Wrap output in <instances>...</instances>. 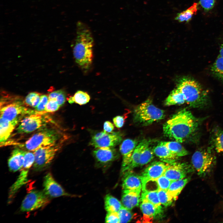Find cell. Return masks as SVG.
Here are the masks:
<instances>
[{
    "mask_svg": "<svg viewBox=\"0 0 223 223\" xmlns=\"http://www.w3.org/2000/svg\"><path fill=\"white\" fill-rule=\"evenodd\" d=\"M158 194L161 204L165 207L171 205L173 199L167 190L159 189L158 190Z\"/></svg>",
    "mask_w": 223,
    "mask_h": 223,
    "instance_id": "35",
    "label": "cell"
},
{
    "mask_svg": "<svg viewBox=\"0 0 223 223\" xmlns=\"http://www.w3.org/2000/svg\"><path fill=\"white\" fill-rule=\"evenodd\" d=\"M60 106L54 99H49L46 104L45 111L47 112H52L58 110Z\"/></svg>",
    "mask_w": 223,
    "mask_h": 223,
    "instance_id": "40",
    "label": "cell"
},
{
    "mask_svg": "<svg viewBox=\"0 0 223 223\" xmlns=\"http://www.w3.org/2000/svg\"><path fill=\"white\" fill-rule=\"evenodd\" d=\"M199 2L204 10L208 11L213 8L215 0H199Z\"/></svg>",
    "mask_w": 223,
    "mask_h": 223,
    "instance_id": "42",
    "label": "cell"
},
{
    "mask_svg": "<svg viewBox=\"0 0 223 223\" xmlns=\"http://www.w3.org/2000/svg\"><path fill=\"white\" fill-rule=\"evenodd\" d=\"M94 43L89 28L84 23L78 22L73 55L77 64L84 72L88 71L92 65Z\"/></svg>",
    "mask_w": 223,
    "mask_h": 223,
    "instance_id": "2",
    "label": "cell"
},
{
    "mask_svg": "<svg viewBox=\"0 0 223 223\" xmlns=\"http://www.w3.org/2000/svg\"><path fill=\"white\" fill-rule=\"evenodd\" d=\"M113 121L115 126L117 128L122 127L124 123L125 119L123 116H118L113 118Z\"/></svg>",
    "mask_w": 223,
    "mask_h": 223,
    "instance_id": "44",
    "label": "cell"
},
{
    "mask_svg": "<svg viewBox=\"0 0 223 223\" xmlns=\"http://www.w3.org/2000/svg\"><path fill=\"white\" fill-rule=\"evenodd\" d=\"M150 145L146 146L142 151L140 157L139 166L146 164L153 159L154 153L153 148Z\"/></svg>",
    "mask_w": 223,
    "mask_h": 223,
    "instance_id": "34",
    "label": "cell"
},
{
    "mask_svg": "<svg viewBox=\"0 0 223 223\" xmlns=\"http://www.w3.org/2000/svg\"><path fill=\"white\" fill-rule=\"evenodd\" d=\"M26 152L17 147L12 151L8 160V166L10 171L15 172L21 168Z\"/></svg>",
    "mask_w": 223,
    "mask_h": 223,
    "instance_id": "20",
    "label": "cell"
},
{
    "mask_svg": "<svg viewBox=\"0 0 223 223\" xmlns=\"http://www.w3.org/2000/svg\"><path fill=\"white\" fill-rule=\"evenodd\" d=\"M104 203L105 209L107 212H118L122 206L118 199L109 194L105 196Z\"/></svg>",
    "mask_w": 223,
    "mask_h": 223,
    "instance_id": "29",
    "label": "cell"
},
{
    "mask_svg": "<svg viewBox=\"0 0 223 223\" xmlns=\"http://www.w3.org/2000/svg\"><path fill=\"white\" fill-rule=\"evenodd\" d=\"M136 140L127 139L122 142L120 146V151L123 156L121 171L129 164L133 151L138 144Z\"/></svg>",
    "mask_w": 223,
    "mask_h": 223,
    "instance_id": "17",
    "label": "cell"
},
{
    "mask_svg": "<svg viewBox=\"0 0 223 223\" xmlns=\"http://www.w3.org/2000/svg\"><path fill=\"white\" fill-rule=\"evenodd\" d=\"M211 143V146L217 152L223 154V130L218 127L213 130Z\"/></svg>",
    "mask_w": 223,
    "mask_h": 223,
    "instance_id": "25",
    "label": "cell"
},
{
    "mask_svg": "<svg viewBox=\"0 0 223 223\" xmlns=\"http://www.w3.org/2000/svg\"><path fill=\"white\" fill-rule=\"evenodd\" d=\"M105 222L106 223H119V218L118 212H107Z\"/></svg>",
    "mask_w": 223,
    "mask_h": 223,
    "instance_id": "43",
    "label": "cell"
},
{
    "mask_svg": "<svg viewBox=\"0 0 223 223\" xmlns=\"http://www.w3.org/2000/svg\"><path fill=\"white\" fill-rule=\"evenodd\" d=\"M114 126L113 125L110 121H106L103 125L104 131L107 133H111L113 130Z\"/></svg>",
    "mask_w": 223,
    "mask_h": 223,
    "instance_id": "45",
    "label": "cell"
},
{
    "mask_svg": "<svg viewBox=\"0 0 223 223\" xmlns=\"http://www.w3.org/2000/svg\"><path fill=\"white\" fill-rule=\"evenodd\" d=\"M93 155L100 167L109 165L119 156L118 152L114 147L97 148L93 151Z\"/></svg>",
    "mask_w": 223,
    "mask_h": 223,
    "instance_id": "16",
    "label": "cell"
},
{
    "mask_svg": "<svg viewBox=\"0 0 223 223\" xmlns=\"http://www.w3.org/2000/svg\"><path fill=\"white\" fill-rule=\"evenodd\" d=\"M90 98V96L87 92L79 90L73 96L70 97L68 101L70 104L75 103L82 105L89 102Z\"/></svg>",
    "mask_w": 223,
    "mask_h": 223,
    "instance_id": "31",
    "label": "cell"
},
{
    "mask_svg": "<svg viewBox=\"0 0 223 223\" xmlns=\"http://www.w3.org/2000/svg\"><path fill=\"white\" fill-rule=\"evenodd\" d=\"M192 165L200 177L210 174L216 165V158L211 147L197 150L192 155Z\"/></svg>",
    "mask_w": 223,
    "mask_h": 223,
    "instance_id": "5",
    "label": "cell"
},
{
    "mask_svg": "<svg viewBox=\"0 0 223 223\" xmlns=\"http://www.w3.org/2000/svg\"><path fill=\"white\" fill-rule=\"evenodd\" d=\"M167 164L160 161H155L147 167L141 173L140 177L143 189L146 183L151 180H155L163 175Z\"/></svg>",
    "mask_w": 223,
    "mask_h": 223,
    "instance_id": "14",
    "label": "cell"
},
{
    "mask_svg": "<svg viewBox=\"0 0 223 223\" xmlns=\"http://www.w3.org/2000/svg\"><path fill=\"white\" fill-rule=\"evenodd\" d=\"M21 116L11 121H4L0 119V142L1 145L5 142L10 137L11 134L22 119Z\"/></svg>",
    "mask_w": 223,
    "mask_h": 223,
    "instance_id": "22",
    "label": "cell"
},
{
    "mask_svg": "<svg viewBox=\"0 0 223 223\" xmlns=\"http://www.w3.org/2000/svg\"><path fill=\"white\" fill-rule=\"evenodd\" d=\"M49 197L44 191L32 190L23 200L20 210L22 212H28L42 208L50 203Z\"/></svg>",
    "mask_w": 223,
    "mask_h": 223,
    "instance_id": "10",
    "label": "cell"
},
{
    "mask_svg": "<svg viewBox=\"0 0 223 223\" xmlns=\"http://www.w3.org/2000/svg\"><path fill=\"white\" fill-rule=\"evenodd\" d=\"M202 120L186 109L181 110L164 124V133L171 139L183 142L197 131Z\"/></svg>",
    "mask_w": 223,
    "mask_h": 223,
    "instance_id": "1",
    "label": "cell"
},
{
    "mask_svg": "<svg viewBox=\"0 0 223 223\" xmlns=\"http://www.w3.org/2000/svg\"><path fill=\"white\" fill-rule=\"evenodd\" d=\"M59 133L52 128H45L33 134L21 146L28 151H34L42 147L57 143Z\"/></svg>",
    "mask_w": 223,
    "mask_h": 223,
    "instance_id": "6",
    "label": "cell"
},
{
    "mask_svg": "<svg viewBox=\"0 0 223 223\" xmlns=\"http://www.w3.org/2000/svg\"><path fill=\"white\" fill-rule=\"evenodd\" d=\"M140 208L143 215L144 217L147 219H151L156 217L162 213V209H160L152 203L146 201H142Z\"/></svg>",
    "mask_w": 223,
    "mask_h": 223,
    "instance_id": "24",
    "label": "cell"
},
{
    "mask_svg": "<svg viewBox=\"0 0 223 223\" xmlns=\"http://www.w3.org/2000/svg\"><path fill=\"white\" fill-rule=\"evenodd\" d=\"M159 189L167 190L173 181L162 175L156 180Z\"/></svg>",
    "mask_w": 223,
    "mask_h": 223,
    "instance_id": "39",
    "label": "cell"
},
{
    "mask_svg": "<svg viewBox=\"0 0 223 223\" xmlns=\"http://www.w3.org/2000/svg\"><path fill=\"white\" fill-rule=\"evenodd\" d=\"M41 96L40 94L37 92H31L26 97L25 103L27 105L35 108L40 102Z\"/></svg>",
    "mask_w": 223,
    "mask_h": 223,
    "instance_id": "36",
    "label": "cell"
},
{
    "mask_svg": "<svg viewBox=\"0 0 223 223\" xmlns=\"http://www.w3.org/2000/svg\"><path fill=\"white\" fill-rule=\"evenodd\" d=\"M167 164L164 175L172 181L186 178L188 174L194 170L192 165L186 163L175 162Z\"/></svg>",
    "mask_w": 223,
    "mask_h": 223,
    "instance_id": "13",
    "label": "cell"
},
{
    "mask_svg": "<svg viewBox=\"0 0 223 223\" xmlns=\"http://www.w3.org/2000/svg\"><path fill=\"white\" fill-rule=\"evenodd\" d=\"M141 191L129 190H123L121 201L123 206L129 210L138 206L140 202Z\"/></svg>",
    "mask_w": 223,
    "mask_h": 223,
    "instance_id": "21",
    "label": "cell"
},
{
    "mask_svg": "<svg viewBox=\"0 0 223 223\" xmlns=\"http://www.w3.org/2000/svg\"><path fill=\"white\" fill-rule=\"evenodd\" d=\"M122 140V134L119 132L109 133L103 131L94 135L89 144L96 148L113 147L119 144Z\"/></svg>",
    "mask_w": 223,
    "mask_h": 223,
    "instance_id": "11",
    "label": "cell"
},
{
    "mask_svg": "<svg viewBox=\"0 0 223 223\" xmlns=\"http://www.w3.org/2000/svg\"><path fill=\"white\" fill-rule=\"evenodd\" d=\"M190 179V177H188L172 181L167 191L173 197V199H177L178 196Z\"/></svg>",
    "mask_w": 223,
    "mask_h": 223,
    "instance_id": "26",
    "label": "cell"
},
{
    "mask_svg": "<svg viewBox=\"0 0 223 223\" xmlns=\"http://www.w3.org/2000/svg\"><path fill=\"white\" fill-rule=\"evenodd\" d=\"M43 191L48 197L56 198L61 196H72L66 192L54 179L51 174L48 173L45 176L43 181Z\"/></svg>",
    "mask_w": 223,
    "mask_h": 223,
    "instance_id": "15",
    "label": "cell"
},
{
    "mask_svg": "<svg viewBox=\"0 0 223 223\" xmlns=\"http://www.w3.org/2000/svg\"><path fill=\"white\" fill-rule=\"evenodd\" d=\"M161 142L172 153L179 157L185 156L189 154L188 151L180 142L177 141Z\"/></svg>",
    "mask_w": 223,
    "mask_h": 223,
    "instance_id": "28",
    "label": "cell"
},
{
    "mask_svg": "<svg viewBox=\"0 0 223 223\" xmlns=\"http://www.w3.org/2000/svg\"><path fill=\"white\" fill-rule=\"evenodd\" d=\"M37 112L24 107L21 102L15 100L5 105L2 104V106H1L0 119L11 121L19 117L34 113Z\"/></svg>",
    "mask_w": 223,
    "mask_h": 223,
    "instance_id": "9",
    "label": "cell"
},
{
    "mask_svg": "<svg viewBox=\"0 0 223 223\" xmlns=\"http://www.w3.org/2000/svg\"><path fill=\"white\" fill-rule=\"evenodd\" d=\"M60 147L56 143L41 147L34 151L35 156L33 167L35 171L44 169L51 163Z\"/></svg>",
    "mask_w": 223,
    "mask_h": 223,
    "instance_id": "7",
    "label": "cell"
},
{
    "mask_svg": "<svg viewBox=\"0 0 223 223\" xmlns=\"http://www.w3.org/2000/svg\"><path fill=\"white\" fill-rule=\"evenodd\" d=\"M186 102L185 97L181 91L177 88L173 90L166 98L164 104L167 106L181 105Z\"/></svg>",
    "mask_w": 223,
    "mask_h": 223,
    "instance_id": "27",
    "label": "cell"
},
{
    "mask_svg": "<svg viewBox=\"0 0 223 223\" xmlns=\"http://www.w3.org/2000/svg\"><path fill=\"white\" fill-rule=\"evenodd\" d=\"M34 160V153L29 151L26 152L24 156L23 166L20 170V174L10 188L9 194L10 200L13 198L20 188L27 183L28 172L33 164Z\"/></svg>",
    "mask_w": 223,
    "mask_h": 223,
    "instance_id": "12",
    "label": "cell"
},
{
    "mask_svg": "<svg viewBox=\"0 0 223 223\" xmlns=\"http://www.w3.org/2000/svg\"><path fill=\"white\" fill-rule=\"evenodd\" d=\"M211 70L215 76L223 81V57L219 55L212 65Z\"/></svg>",
    "mask_w": 223,
    "mask_h": 223,
    "instance_id": "33",
    "label": "cell"
},
{
    "mask_svg": "<svg viewBox=\"0 0 223 223\" xmlns=\"http://www.w3.org/2000/svg\"><path fill=\"white\" fill-rule=\"evenodd\" d=\"M176 85L190 107L201 109L208 105V99L206 92L195 80L188 77H183L178 79Z\"/></svg>",
    "mask_w": 223,
    "mask_h": 223,
    "instance_id": "3",
    "label": "cell"
},
{
    "mask_svg": "<svg viewBox=\"0 0 223 223\" xmlns=\"http://www.w3.org/2000/svg\"><path fill=\"white\" fill-rule=\"evenodd\" d=\"M219 55L223 57V42L221 44L219 51Z\"/></svg>",
    "mask_w": 223,
    "mask_h": 223,
    "instance_id": "46",
    "label": "cell"
},
{
    "mask_svg": "<svg viewBox=\"0 0 223 223\" xmlns=\"http://www.w3.org/2000/svg\"><path fill=\"white\" fill-rule=\"evenodd\" d=\"M130 210L124 206H122L118 212L119 223H127L131 221L133 214Z\"/></svg>",
    "mask_w": 223,
    "mask_h": 223,
    "instance_id": "38",
    "label": "cell"
},
{
    "mask_svg": "<svg viewBox=\"0 0 223 223\" xmlns=\"http://www.w3.org/2000/svg\"><path fill=\"white\" fill-rule=\"evenodd\" d=\"M48 100V96L47 95H41L40 102L37 107L35 108V110L41 112H44L45 111V107Z\"/></svg>",
    "mask_w": 223,
    "mask_h": 223,
    "instance_id": "41",
    "label": "cell"
},
{
    "mask_svg": "<svg viewBox=\"0 0 223 223\" xmlns=\"http://www.w3.org/2000/svg\"><path fill=\"white\" fill-rule=\"evenodd\" d=\"M151 140L143 139L138 144L133 151L129 164L121 171L122 174L126 172L132 171L133 168L139 166L140 157L142 151L146 146L151 144Z\"/></svg>",
    "mask_w": 223,
    "mask_h": 223,
    "instance_id": "19",
    "label": "cell"
},
{
    "mask_svg": "<svg viewBox=\"0 0 223 223\" xmlns=\"http://www.w3.org/2000/svg\"><path fill=\"white\" fill-rule=\"evenodd\" d=\"M165 116L164 110L155 106L149 98L134 108L133 120L136 124L144 126L161 120Z\"/></svg>",
    "mask_w": 223,
    "mask_h": 223,
    "instance_id": "4",
    "label": "cell"
},
{
    "mask_svg": "<svg viewBox=\"0 0 223 223\" xmlns=\"http://www.w3.org/2000/svg\"><path fill=\"white\" fill-rule=\"evenodd\" d=\"M45 112H37L28 115L21 119L16 128L18 133H28L38 129L45 127L50 121Z\"/></svg>",
    "mask_w": 223,
    "mask_h": 223,
    "instance_id": "8",
    "label": "cell"
},
{
    "mask_svg": "<svg viewBox=\"0 0 223 223\" xmlns=\"http://www.w3.org/2000/svg\"><path fill=\"white\" fill-rule=\"evenodd\" d=\"M122 174L123 176L122 186L123 190L141 191L142 184L140 176L132 171L126 172Z\"/></svg>",
    "mask_w": 223,
    "mask_h": 223,
    "instance_id": "18",
    "label": "cell"
},
{
    "mask_svg": "<svg viewBox=\"0 0 223 223\" xmlns=\"http://www.w3.org/2000/svg\"><path fill=\"white\" fill-rule=\"evenodd\" d=\"M154 154L161 160L166 163L170 164L176 162L179 157L172 153L161 142L153 148Z\"/></svg>",
    "mask_w": 223,
    "mask_h": 223,
    "instance_id": "23",
    "label": "cell"
},
{
    "mask_svg": "<svg viewBox=\"0 0 223 223\" xmlns=\"http://www.w3.org/2000/svg\"><path fill=\"white\" fill-rule=\"evenodd\" d=\"M142 201L146 200L153 204L157 208L162 209L158 194V190L143 191L141 196Z\"/></svg>",
    "mask_w": 223,
    "mask_h": 223,
    "instance_id": "32",
    "label": "cell"
},
{
    "mask_svg": "<svg viewBox=\"0 0 223 223\" xmlns=\"http://www.w3.org/2000/svg\"><path fill=\"white\" fill-rule=\"evenodd\" d=\"M198 9V4L195 2L187 9L177 13L175 20L179 22L184 21L188 22L191 20L193 15L195 14Z\"/></svg>",
    "mask_w": 223,
    "mask_h": 223,
    "instance_id": "30",
    "label": "cell"
},
{
    "mask_svg": "<svg viewBox=\"0 0 223 223\" xmlns=\"http://www.w3.org/2000/svg\"><path fill=\"white\" fill-rule=\"evenodd\" d=\"M48 96L49 99L55 100L60 107L66 101L65 94L62 90L52 92L49 94Z\"/></svg>",
    "mask_w": 223,
    "mask_h": 223,
    "instance_id": "37",
    "label": "cell"
}]
</instances>
